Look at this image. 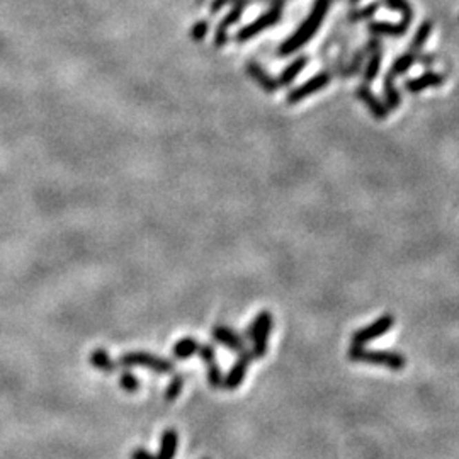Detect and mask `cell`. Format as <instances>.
<instances>
[{
    "mask_svg": "<svg viewBox=\"0 0 459 459\" xmlns=\"http://www.w3.org/2000/svg\"><path fill=\"white\" fill-rule=\"evenodd\" d=\"M90 364L99 371L104 373H113L116 369V362H113L111 355L104 351V349H95L90 354Z\"/></svg>",
    "mask_w": 459,
    "mask_h": 459,
    "instance_id": "e0dca14e",
    "label": "cell"
},
{
    "mask_svg": "<svg viewBox=\"0 0 459 459\" xmlns=\"http://www.w3.org/2000/svg\"><path fill=\"white\" fill-rule=\"evenodd\" d=\"M432 29H434V24H432L431 19H425L424 23L418 26V29H417V32H415L412 43H410V51H415V53H418V51H420L422 48L425 46V43L429 41V38H431Z\"/></svg>",
    "mask_w": 459,
    "mask_h": 459,
    "instance_id": "9a60e30c",
    "label": "cell"
},
{
    "mask_svg": "<svg viewBox=\"0 0 459 459\" xmlns=\"http://www.w3.org/2000/svg\"><path fill=\"white\" fill-rule=\"evenodd\" d=\"M197 351H199V342L193 337H184L174 345V358L182 361V359L193 358Z\"/></svg>",
    "mask_w": 459,
    "mask_h": 459,
    "instance_id": "2e32d148",
    "label": "cell"
},
{
    "mask_svg": "<svg viewBox=\"0 0 459 459\" xmlns=\"http://www.w3.org/2000/svg\"><path fill=\"white\" fill-rule=\"evenodd\" d=\"M199 355L201 359L204 361V364H209V362L215 361V349L211 345H199Z\"/></svg>",
    "mask_w": 459,
    "mask_h": 459,
    "instance_id": "83f0119b",
    "label": "cell"
},
{
    "mask_svg": "<svg viewBox=\"0 0 459 459\" xmlns=\"http://www.w3.org/2000/svg\"><path fill=\"white\" fill-rule=\"evenodd\" d=\"M349 359L352 362H364V364L384 366L393 371H402L407 366L405 355L400 352L390 351H369L364 345H351L349 349Z\"/></svg>",
    "mask_w": 459,
    "mask_h": 459,
    "instance_id": "7a4b0ae2",
    "label": "cell"
},
{
    "mask_svg": "<svg viewBox=\"0 0 459 459\" xmlns=\"http://www.w3.org/2000/svg\"><path fill=\"white\" fill-rule=\"evenodd\" d=\"M119 364L131 367V366H141L148 367V369L155 371L160 374H168L174 371V362L167 361V359L159 358V355H153L150 352H141V351H133L126 352L124 355H121Z\"/></svg>",
    "mask_w": 459,
    "mask_h": 459,
    "instance_id": "277c9868",
    "label": "cell"
},
{
    "mask_svg": "<svg viewBox=\"0 0 459 459\" xmlns=\"http://www.w3.org/2000/svg\"><path fill=\"white\" fill-rule=\"evenodd\" d=\"M383 94L387 99V108L390 109H398L402 106V94L396 89L395 86V77L391 73H388L383 80Z\"/></svg>",
    "mask_w": 459,
    "mask_h": 459,
    "instance_id": "5bb4252c",
    "label": "cell"
},
{
    "mask_svg": "<svg viewBox=\"0 0 459 459\" xmlns=\"http://www.w3.org/2000/svg\"><path fill=\"white\" fill-rule=\"evenodd\" d=\"M444 82H446V75H444V73L429 70V72L422 73V75L415 77V79L405 80L403 87H405V90L410 92V94H418V92L425 89H432V87L442 86Z\"/></svg>",
    "mask_w": 459,
    "mask_h": 459,
    "instance_id": "52a82bcc",
    "label": "cell"
},
{
    "mask_svg": "<svg viewBox=\"0 0 459 459\" xmlns=\"http://www.w3.org/2000/svg\"><path fill=\"white\" fill-rule=\"evenodd\" d=\"M393 325H395V318H393V315H383V317H380L376 322L371 323V325L354 332L351 345H364L367 342H373V340L380 339V337H383L384 333L390 332Z\"/></svg>",
    "mask_w": 459,
    "mask_h": 459,
    "instance_id": "5b68a950",
    "label": "cell"
},
{
    "mask_svg": "<svg viewBox=\"0 0 459 459\" xmlns=\"http://www.w3.org/2000/svg\"><path fill=\"white\" fill-rule=\"evenodd\" d=\"M119 383H121V388H123L126 393H137L139 388L138 378L135 376L133 373H130V371H123V373H121Z\"/></svg>",
    "mask_w": 459,
    "mask_h": 459,
    "instance_id": "4316f807",
    "label": "cell"
},
{
    "mask_svg": "<svg viewBox=\"0 0 459 459\" xmlns=\"http://www.w3.org/2000/svg\"><path fill=\"white\" fill-rule=\"evenodd\" d=\"M415 64H418V53H415V51H409V53H405V55H402V57L396 58L395 64H393V67L390 70V73L393 77L403 75V73H405L407 70L412 68Z\"/></svg>",
    "mask_w": 459,
    "mask_h": 459,
    "instance_id": "d6986e66",
    "label": "cell"
},
{
    "mask_svg": "<svg viewBox=\"0 0 459 459\" xmlns=\"http://www.w3.org/2000/svg\"><path fill=\"white\" fill-rule=\"evenodd\" d=\"M131 459H157V456H155V454L148 453L146 449H141V447H139V449L133 451V454H131Z\"/></svg>",
    "mask_w": 459,
    "mask_h": 459,
    "instance_id": "f546056e",
    "label": "cell"
},
{
    "mask_svg": "<svg viewBox=\"0 0 459 459\" xmlns=\"http://www.w3.org/2000/svg\"><path fill=\"white\" fill-rule=\"evenodd\" d=\"M330 2H332V0H317V2H315V7H313V10H311L310 17L304 21V24L301 26L298 31H296V35L293 36L291 39H288L284 45H282L281 55L293 53V51L298 50L300 46L306 45V43L313 38V35L322 26V21H323V17H325L326 10H329Z\"/></svg>",
    "mask_w": 459,
    "mask_h": 459,
    "instance_id": "6da1fadb",
    "label": "cell"
},
{
    "mask_svg": "<svg viewBox=\"0 0 459 459\" xmlns=\"http://www.w3.org/2000/svg\"><path fill=\"white\" fill-rule=\"evenodd\" d=\"M206 367H208V383L211 384V388H215V390L223 388L225 374L222 373V369H219V366L216 364V361L209 362V364H206Z\"/></svg>",
    "mask_w": 459,
    "mask_h": 459,
    "instance_id": "484cf974",
    "label": "cell"
},
{
    "mask_svg": "<svg viewBox=\"0 0 459 459\" xmlns=\"http://www.w3.org/2000/svg\"><path fill=\"white\" fill-rule=\"evenodd\" d=\"M380 6H381V2H373V3H367L366 7H362V9L352 10V12L349 14V21H352V23H355V21H367L369 17H373L374 14L378 12Z\"/></svg>",
    "mask_w": 459,
    "mask_h": 459,
    "instance_id": "cb8c5ba5",
    "label": "cell"
},
{
    "mask_svg": "<svg viewBox=\"0 0 459 459\" xmlns=\"http://www.w3.org/2000/svg\"><path fill=\"white\" fill-rule=\"evenodd\" d=\"M182 388H184V378L181 376V374H177V376L172 378L170 383L167 384V390H165V393H164V398L167 400V402H174V400H177L179 396H181Z\"/></svg>",
    "mask_w": 459,
    "mask_h": 459,
    "instance_id": "d4e9b609",
    "label": "cell"
},
{
    "mask_svg": "<svg viewBox=\"0 0 459 459\" xmlns=\"http://www.w3.org/2000/svg\"><path fill=\"white\" fill-rule=\"evenodd\" d=\"M206 31H208V23L206 21H201V23H197L196 26H194L193 38L197 39V41H201V39L206 36Z\"/></svg>",
    "mask_w": 459,
    "mask_h": 459,
    "instance_id": "f1b7e54d",
    "label": "cell"
},
{
    "mask_svg": "<svg viewBox=\"0 0 459 459\" xmlns=\"http://www.w3.org/2000/svg\"><path fill=\"white\" fill-rule=\"evenodd\" d=\"M361 2V0H349V3H351V6H354V3H359Z\"/></svg>",
    "mask_w": 459,
    "mask_h": 459,
    "instance_id": "4dcf8cb0",
    "label": "cell"
},
{
    "mask_svg": "<svg viewBox=\"0 0 459 459\" xmlns=\"http://www.w3.org/2000/svg\"><path fill=\"white\" fill-rule=\"evenodd\" d=\"M252 359H253L252 352H248V351L240 352V358H238V361H235V364L231 366L228 374H225V381H223V388H225V390L233 391V390H237L242 383H244L245 374H247L248 367H251V364H252Z\"/></svg>",
    "mask_w": 459,
    "mask_h": 459,
    "instance_id": "8992f818",
    "label": "cell"
},
{
    "mask_svg": "<svg viewBox=\"0 0 459 459\" xmlns=\"http://www.w3.org/2000/svg\"><path fill=\"white\" fill-rule=\"evenodd\" d=\"M384 2H387V6L390 7L391 10L402 14L403 23H405V24L412 23L415 14H413L412 6L409 3V0H384Z\"/></svg>",
    "mask_w": 459,
    "mask_h": 459,
    "instance_id": "7402d4cb",
    "label": "cell"
},
{
    "mask_svg": "<svg viewBox=\"0 0 459 459\" xmlns=\"http://www.w3.org/2000/svg\"><path fill=\"white\" fill-rule=\"evenodd\" d=\"M409 29V24L400 23V24H393V23H384V21H374V23H369V31L376 36H390V38H402L403 35Z\"/></svg>",
    "mask_w": 459,
    "mask_h": 459,
    "instance_id": "7c38bea8",
    "label": "cell"
},
{
    "mask_svg": "<svg viewBox=\"0 0 459 459\" xmlns=\"http://www.w3.org/2000/svg\"><path fill=\"white\" fill-rule=\"evenodd\" d=\"M247 70H248V72H251V75L253 77V79H255L257 82H259L260 86H262L264 90H267V92L277 90L279 82H275V80L271 79V77L267 75V73L264 72V70H260L259 65L253 64V61H251V64L247 65Z\"/></svg>",
    "mask_w": 459,
    "mask_h": 459,
    "instance_id": "ac0fdd59",
    "label": "cell"
},
{
    "mask_svg": "<svg viewBox=\"0 0 459 459\" xmlns=\"http://www.w3.org/2000/svg\"><path fill=\"white\" fill-rule=\"evenodd\" d=\"M213 337L218 344H223L225 347H228L233 352H244L245 351V342L240 335H238L235 330H231L230 326L218 325L213 329Z\"/></svg>",
    "mask_w": 459,
    "mask_h": 459,
    "instance_id": "8fae6325",
    "label": "cell"
},
{
    "mask_svg": "<svg viewBox=\"0 0 459 459\" xmlns=\"http://www.w3.org/2000/svg\"><path fill=\"white\" fill-rule=\"evenodd\" d=\"M179 446V434L174 429H167V431L162 434L160 440V449L157 454V459H174L175 453H177Z\"/></svg>",
    "mask_w": 459,
    "mask_h": 459,
    "instance_id": "4fadbf2b",
    "label": "cell"
},
{
    "mask_svg": "<svg viewBox=\"0 0 459 459\" xmlns=\"http://www.w3.org/2000/svg\"><path fill=\"white\" fill-rule=\"evenodd\" d=\"M332 80V75H330V72H322L318 73V75H315L313 79L308 80L304 86L298 87V89H295L291 92V94L288 95V102L289 104H296V102L301 101V99L308 97V95L315 94V92L322 90L323 87L326 86V84Z\"/></svg>",
    "mask_w": 459,
    "mask_h": 459,
    "instance_id": "ba28073f",
    "label": "cell"
},
{
    "mask_svg": "<svg viewBox=\"0 0 459 459\" xmlns=\"http://www.w3.org/2000/svg\"><path fill=\"white\" fill-rule=\"evenodd\" d=\"M277 19H279V9L277 10L273 9L271 12L260 16L255 23H252L251 26H247V28L242 29V31L238 32L237 39L238 41H247V39H251V38H253V36L259 35L260 31H264V29L271 28V26L277 23Z\"/></svg>",
    "mask_w": 459,
    "mask_h": 459,
    "instance_id": "30bf717a",
    "label": "cell"
},
{
    "mask_svg": "<svg viewBox=\"0 0 459 459\" xmlns=\"http://www.w3.org/2000/svg\"><path fill=\"white\" fill-rule=\"evenodd\" d=\"M355 95L362 101V104L369 109V113L376 117L378 121H384L388 117V108L384 102H381L376 95L371 92V89H367V86H359L358 90H355Z\"/></svg>",
    "mask_w": 459,
    "mask_h": 459,
    "instance_id": "9c48e42d",
    "label": "cell"
},
{
    "mask_svg": "<svg viewBox=\"0 0 459 459\" xmlns=\"http://www.w3.org/2000/svg\"><path fill=\"white\" fill-rule=\"evenodd\" d=\"M240 14H242V6H237V9H235L222 24H219L218 31H216V45H223V43L226 41V28L233 23H237V19L240 17Z\"/></svg>",
    "mask_w": 459,
    "mask_h": 459,
    "instance_id": "603a6c76",
    "label": "cell"
},
{
    "mask_svg": "<svg viewBox=\"0 0 459 459\" xmlns=\"http://www.w3.org/2000/svg\"><path fill=\"white\" fill-rule=\"evenodd\" d=\"M271 329H273V315H271L269 311H260L247 330V337L253 344V358H264V355H266Z\"/></svg>",
    "mask_w": 459,
    "mask_h": 459,
    "instance_id": "3957f363",
    "label": "cell"
},
{
    "mask_svg": "<svg viewBox=\"0 0 459 459\" xmlns=\"http://www.w3.org/2000/svg\"><path fill=\"white\" fill-rule=\"evenodd\" d=\"M380 48H374L373 53H371V57H369V61H367V67L364 70V82L366 84H373L374 79H376L378 72H380V67H381V50H380Z\"/></svg>",
    "mask_w": 459,
    "mask_h": 459,
    "instance_id": "44dd1931",
    "label": "cell"
},
{
    "mask_svg": "<svg viewBox=\"0 0 459 459\" xmlns=\"http://www.w3.org/2000/svg\"><path fill=\"white\" fill-rule=\"evenodd\" d=\"M306 64H308V57H300L295 64L289 65V67L281 73V77H279L277 80L279 86H288V84H291L301 70L306 67Z\"/></svg>",
    "mask_w": 459,
    "mask_h": 459,
    "instance_id": "ffe728a7",
    "label": "cell"
}]
</instances>
